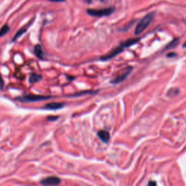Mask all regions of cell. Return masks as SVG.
Masks as SVG:
<instances>
[{"label": "cell", "mask_w": 186, "mask_h": 186, "mask_svg": "<svg viewBox=\"0 0 186 186\" xmlns=\"http://www.w3.org/2000/svg\"><path fill=\"white\" fill-rule=\"evenodd\" d=\"M114 12L113 7H109V8H105L101 9H90L87 10V13L91 16L94 17H104L108 16L111 15Z\"/></svg>", "instance_id": "2"}, {"label": "cell", "mask_w": 186, "mask_h": 186, "mask_svg": "<svg viewBox=\"0 0 186 186\" xmlns=\"http://www.w3.org/2000/svg\"><path fill=\"white\" fill-rule=\"evenodd\" d=\"M101 1H103V0H101Z\"/></svg>", "instance_id": "20"}, {"label": "cell", "mask_w": 186, "mask_h": 186, "mask_svg": "<svg viewBox=\"0 0 186 186\" xmlns=\"http://www.w3.org/2000/svg\"><path fill=\"white\" fill-rule=\"evenodd\" d=\"M9 26L8 25H4V26L1 28V30H0V37H3V36L5 35L6 34H7V33L9 32Z\"/></svg>", "instance_id": "13"}, {"label": "cell", "mask_w": 186, "mask_h": 186, "mask_svg": "<svg viewBox=\"0 0 186 186\" xmlns=\"http://www.w3.org/2000/svg\"><path fill=\"white\" fill-rule=\"evenodd\" d=\"M132 67L127 68L122 74H121L120 76H119L116 77V79H114L113 80H112L111 81L112 84H119V83L122 82V81H124V80L125 79L127 78V76H128V75L130 74L131 72H132Z\"/></svg>", "instance_id": "5"}, {"label": "cell", "mask_w": 186, "mask_h": 186, "mask_svg": "<svg viewBox=\"0 0 186 186\" xmlns=\"http://www.w3.org/2000/svg\"><path fill=\"white\" fill-rule=\"evenodd\" d=\"M34 53L40 59H42L44 58V53L41 45H36L35 47H34Z\"/></svg>", "instance_id": "10"}, {"label": "cell", "mask_w": 186, "mask_h": 186, "mask_svg": "<svg viewBox=\"0 0 186 186\" xmlns=\"http://www.w3.org/2000/svg\"><path fill=\"white\" fill-rule=\"evenodd\" d=\"M149 185H156V182H149Z\"/></svg>", "instance_id": "18"}, {"label": "cell", "mask_w": 186, "mask_h": 186, "mask_svg": "<svg viewBox=\"0 0 186 186\" xmlns=\"http://www.w3.org/2000/svg\"><path fill=\"white\" fill-rule=\"evenodd\" d=\"M99 138L101 140V141L103 142L104 143H108L110 140V135L107 131L105 130H100L97 133Z\"/></svg>", "instance_id": "8"}, {"label": "cell", "mask_w": 186, "mask_h": 186, "mask_svg": "<svg viewBox=\"0 0 186 186\" xmlns=\"http://www.w3.org/2000/svg\"><path fill=\"white\" fill-rule=\"evenodd\" d=\"M50 1H56V2H62V1H64L65 0H49Z\"/></svg>", "instance_id": "17"}, {"label": "cell", "mask_w": 186, "mask_h": 186, "mask_svg": "<svg viewBox=\"0 0 186 186\" xmlns=\"http://www.w3.org/2000/svg\"><path fill=\"white\" fill-rule=\"evenodd\" d=\"M140 39H128V40L125 41L124 42L121 44V46L123 47V48H127V47H131L132 45H135L136 43H138L139 42Z\"/></svg>", "instance_id": "9"}, {"label": "cell", "mask_w": 186, "mask_h": 186, "mask_svg": "<svg viewBox=\"0 0 186 186\" xmlns=\"http://www.w3.org/2000/svg\"><path fill=\"white\" fill-rule=\"evenodd\" d=\"M3 86H4V80H3L2 77H1V74H0V89H2Z\"/></svg>", "instance_id": "16"}, {"label": "cell", "mask_w": 186, "mask_h": 186, "mask_svg": "<svg viewBox=\"0 0 186 186\" xmlns=\"http://www.w3.org/2000/svg\"><path fill=\"white\" fill-rule=\"evenodd\" d=\"M61 180L57 177H49L42 180L41 183L44 185H57L61 183Z\"/></svg>", "instance_id": "4"}, {"label": "cell", "mask_w": 186, "mask_h": 186, "mask_svg": "<svg viewBox=\"0 0 186 186\" xmlns=\"http://www.w3.org/2000/svg\"><path fill=\"white\" fill-rule=\"evenodd\" d=\"M154 16H155L154 12H151V13L148 14L147 15H146L144 18L142 19L137 26L136 29H135V35H139L141 33H143L148 28V26H150L151 23H152L154 19Z\"/></svg>", "instance_id": "1"}, {"label": "cell", "mask_w": 186, "mask_h": 186, "mask_svg": "<svg viewBox=\"0 0 186 186\" xmlns=\"http://www.w3.org/2000/svg\"><path fill=\"white\" fill-rule=\"evenodd\" d=\"M123 50H124V48H123V47L120 45V46L118 47L117 48L114 49V50H113L112 52H111V53H110L108 55L102 57L101 60H102V61H108V60L111 59L112 58H113V57L116 56L117 55H119V53H121Z\"/></svg>", "instance_id": "6"}, {"label": "cell", "mask_w": 186, "mask_h": 186, "mask_svg": "<svg viewBox=\"0 0 186 186\" xmlns=\"http://www.w3.org/2000/svg\"><path fill=\"white\" fill-rule=\"evenodd\" d=\"M28 26H26V27H24V28H22L21 29H20L19 30V31H18V32L16 33V34H15V37H14V38H13V39H12V41H15L17 39H18L19 37H21L22 35H23V34H24L25 32H26V31H27V28H28Z\"/></svg>", "instance_id": "11"}, {"label": "cell", "mask_w": 186, "mask_h": 186, "mask_svg": "<svg viewBox=\"0 0 186 186\" xmlns=\"http://www.w3.org/2000/svg\"><path fill=\"white\" fill-rule=\"evenodd\" d=\"M64 106L63 103H61V102H51V103H48L44 107L45 109L47 110H58V109H61Z\"/></svg>", "instance_id": "7"}, {"label": "cell", "mask_w": 186, "mask_h": 186, "mask_svg": "<svg viewBox=\"0 0 186 186\" xmlns=\"http://www.w3.org/2000/svg\"><path fill=\"white\" fill-rule=\"evenodd\" d=\"M178 42H179V39H174V40L172 41V42H170L169 44L167 45V49H170V48H174V47H175L177 45H178Z\"/></svg>", "instance_id": "14"}, {"label": "cell", "mask_w": 186, "mask_h": 186, "mask_svg": "<svg viewBox=\"0 0 186 186\" xmlns=\"http://www.w3.org/2000/svg\"><path fill=\"white\" fill-rule=\"evenodd\" d=\"M183 47H186V42L183 45Z\"/></svg>", "instance_id": "19"}, {"label": "cell", "mask_w": 186, "mask_h": 186, "mask_svg": "<svg viewBox=\"0 0 186 186\" xmlns=\"http://www.w3.org/2000/svg\"><path fill=\"white\" fill-rule=\"evenodd\" d=\"M58 119V116H50L47 117V120L50 121H55Z\"/></svg>", "instance_id": "15"}, {"label": "cell", "mask_w": 186, "mask_h": 186, "mask_svg": "<svg viewBox=\"0 0 186 186\" xmlns=\"http://www.w3.org/2000/svg\"><path fill=\"white\" fill-rule=\"evenodd\" d=\"M42 79V76L41 75H37V74H32L30 76L29 78V81L31 83H35L38 82V81H40Z\"/></svg>", "instance_id": "12"}, {"label": "cell", "mask_w": 186, "mask_h": 186, "mask_svg": "<svg viewBox=\"0 0 186 186\" xmlns=\"http://www.w3.org/2000/svg\"><path fill=\"white\" fill-rule=\"evenodd\" d=\"M50 96H43V95H37V94H27L24 95L22 97H20L18 100H23L26 102H37L41 100H45L48 98H50Z\"/></svg>", "instance_id": "3"}]
</instances>
